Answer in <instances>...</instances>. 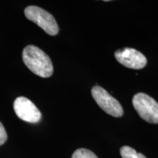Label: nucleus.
Here are the masks:
<instances>
[{
	"label": "nucleus",
	"mask_w": 158,
	"mask_h": 158,
	"mask_svg": "<svg viewBox=\"0 0 158 158\" xmlns=\"http://www.w3.org/2000/svg\"><path fill=\"white\" fill-rule=\"evenodd\" d=\"M114 55L116 60L127 68L140 70L143 68L147 63V59L145 56L134 48L118 49Z\"/></svg>",
	"instance_id": "423d86ee"
},
{
	"label": "nucleus",
	"mask_w": 158,
	"mask_h": 158,
	"mask_svg": "<svg viewBox=\"0 0 158 158\" xmlns=\"http://www.w3.org/2000/svg\"><path fill=\"white\" fill-rule=\"evenodd\" d=\"M120 155L122 158H147L143 154L138 153L132 147L124 146L120 149Z\"/></svg>",
	"instance_id": "0eeeda50"
},
{
	"label": "nucleus",
	"mask_w": 158,
	"mask_h": 158,
	"mask_svg": "<svg viewBox=\"0 0 158 158\" xmlns=\"http://www.w3.org/2000/svg\"><path fill=\"white\" fill-rule=\"evenodd\" d=\"M72 158H98L94 152L86 149H78L73 154Z\"/></svg>",
	"instance_id": "6e6552de"
},
{
	"label": "nucleus",
	"mask_w": 158,
	"mask_h": 158,
	"mask_svg": "<svg viewBox=\"0 0 158 158\" xmlns=\"http://www.w3.org/2000/svg\"><path fill=\"white\" fill-rule=\"evenodd\" d=\"M23 61L33 73L42 78H48L54 72L50 57L43 50L33 45L26 46L22 53Z\"/></svg>",
	"instance_id": "f257e3e1"
},
{
	"label": "nucleus",
	"mask_w": 158,
	"mask_h": 158,
	"mask_svg": "<svg viewBox=\"0 0 158 158\" xmlns=\"http://www.w3.org/2000/svg\"><path fill=\"white\" fill-rule=\"evenodd\" d=\"M13 108L18 117L23 121L37 123L41 119V113L36 106L25 97H19L13 103Z\"/></svg>",
	"instance_id": "39448f33"
},
{
	"label": "nucleus",
	"mask_w": 158,
	"mask_h": 158,
	"mask_svg": "<svg viewBox=\"0 0 158 158\" xmlns=\"http://www.w3.org/2000/svg\"><path fill=\"white\" fill-rule=\"evenodd\" d=\"M26 17L42 28L47 34L54 36L58 34L59 27L51 13L37 6H28L24 10Z\"/></svg>",
	"instance_id": "f03ea898"
},
{
	"label": "nucleus",
	"mask_w": 158,
	"mask_h": 158,
	"mask_svg": "<svg viewBox=\"0 0 158 158\" xmlns=\"http://www.w3.org/2000/svg\"><path fill=\"white\" fill-rule=\"evenodd\" d=\"M134 108L146 122L158 123V103L155 99L147 94L139 92L133 98Z\"/></svg>",
	"instance_id": "7ed1b4c3"
},
{
	"label": "nucleus",
	"mask_w": 158,
	"mask_h": 158,
	"mask_svg": "<svg viewBox=\"0 0 158 158\" xmlns=\"http://www.w3.org/2000/svg\"><path fill=\"white\" fill-rule=\"evenodd\" d=\"M7 139V135L2 123L0 122V146L5 143Z\"/></svg>",
	"instance_id": "1a4fd4ad"
},
{
	"label": "nucleus",
	"mask_w": 158,
	"mask_h": 158,
	"mask_svg": "<svg viewBox=\"0 0 158 158\" xmlns=\"http://www.w3.org/2000/svg\"><path fill=\"white\" fill-rule=\"evenodd\" d=\"M92 95L98 105L106 113L114 117L123 115L124 110L121 104L101 86H94L92 89Z\"/></svg>",
	"instance_id": "20e7f679"
}]
</instances>
